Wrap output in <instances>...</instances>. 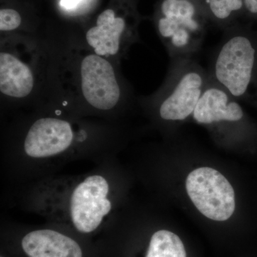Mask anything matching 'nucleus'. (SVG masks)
Returning a JSON list of instances; mask_svg holds the SVG:
<instances>
[{"instance_id": "9b49d317", "label": "nucleus", "mask_w": 257, "mask_h": 257, "mask_svg": "<svg viewBox=\"0 0 257 257\" xmlns=\"http://www.w3.org/2000/svg\"><path fill=\"white\" fill-rule=\"evenodd\" d=\"M84 0H60L61 8L67 12H74L82 6Z\"/></svg>"}, {"instance_id": "20e7f679", "label": "nucleus", "mask_w": 257, "mask_h": 257, "mask_svg": "<svg viewBox=\"0 0 257 257\" xmlns=\"http://www.w3.org/2000/svg\"><path fill=\"white\" fill-rule=\"evenodd\" d=\"M192 0H163L156 21L157 34L170 59L192 57L200 50L205 28Z\"/></svg>"}, {"instance_id": "f8f14e48", "label": "nucleus", "mask_w": 257, "mask_h": 257, "mask_svg": "<svg viewBox=\"0 0 257 257\" xmlns=\"http://www.w3.org/2000/svg\"><path fill=\"white\" fill-rule=\"evenodd\" d=\"M246 9L251 14H257V0H243Z\"/></svg>"}, {"instance_id": "1a4fd4ad", "label": "nucleus", "mask_w": 257, "mask_h": 257, "mask_svg": "<svg viewBox=\"0 0 257 257\" xmlns=\"http://www.w3.org/2000/svg\"><path fill=\"white\" fill-rule=\"evenodd\" d=\"M145 257H187V253L177 234L160 230L152 235Z\"/></svg>"}, {"instance_id": "39448f33", "label": "nucleus", "mask_w": 257, "mask_h": 257, "mask_svg": "<svg viewBox=\"0 0 257 257\" xmlns=\"http://www.w3.org/2000/svg\"><path fill=\"white\" fill-rule=\"evenodd\" d=\"M50 106L53 108L55 116L37 118L25 133L24 151L32 158H47L60 155L70 148L75 140L86 142L89 139L87 130L80 128L75 131L71 121L60 117L62 109Z\"/></svg>"}, {"instance_id": "7ed1b4c3", "label": "nucleus", "mask_w": 257, "mask_h": 257, "mask_svg": "<svg viewBox=\"0 0 257 257\" xmlns=\"http://www.w3.org/2000/svg\"><path fill=\"white\" fill-rule=\"evenodd\" d=\"M209 79L208 70L192 57L170 59L162 85L150 95L138 96L139 101L162 121H182L193 116Z\"/></svg>"}, {"instance_id": "9d476101", "label": "nucleus", "mask_w": 257, "mask_h": 257, "mask_svg": "<svg viewBox=\"0 0 257 257\" xmlns=\"http://www.w3.org/2000/svg\"><path fill=\"white\" fill-rule=\"evenodd\" d=\"M204 3L211 16L221 24L227 23L243 5V0H204Z\"/></svg>"}, {"instance_id": "423d86ee", "label": "nucleus", "mask_w": 257, "mask_h": 257, "mask_svg": "<svg viewBox=\"0 0 257 257\" xmlns=\"http://www.w3.org/2000/svg\"><path fill=\"white\" fill-rule=\"evenodd\" d=\"M186 189L193 204L206 217L222 221L234 214V189L218 171L210 167L196 169L187 177Z\"/></svg>"}, {"instance_id": "f257e3e1", "label": "nucleus", "mask_w": 257, "mask_h": 257, "mask_svg": "<svg viewBox=\"0 0 257 257\" xmlns=\"http://www.w3.org/2000/svg\"><path fill=\"white\" fill-rule=\"evenodd\" d=\"M37 35L47 59L46 88L40 104L107 114L135 97L120 64L96 54L74 31Z\"/></svg>"}, {"instance_id": "6e6552de", "label": "nucleus", "mask_w": 257, "mask_h": 257, "mask_svg": "<svg viewBox=\"0 0 257 257\" xmlns=\"http://www.w3.org/2000/svg\"><path fill=\"white\" fill-rule=\"evenodd\" d=\"M21 246L28 257H83L78 243L52 229H39L23 238Z\"/></svg>"}, {"instance_id": "0eeeda50", "label": "nucleus", "mask_w": 257, "mask_h": 257, "mask_svg": "<svg viewBox=\"0 0 257 257\" xmlns=\"http://www.w3.org/2000/svg\"><path fill=\"white\" fill-rule=\"evenodd\" d=\"M109 189L107 181L100 175L89 176L74 189L69 209L72 223L79 232H92L110 212L111 204L106 197Z\"/></svg>"}, {"instance_id": "f03ea898", "label": "nucleus", "mask_w": 257, "mask_h": 257, "mask_svg": "<svg viewBox=\"0 0 257 257\" xmlns=\"http://www.w3.org/2000/svg\"><path fill=\"white\" fill-rule=\"evenodd\" d=\"M47 75L46 55L38 35H1L2 102L39 105L45 96Z\"/></svg>"}]
</instances>
